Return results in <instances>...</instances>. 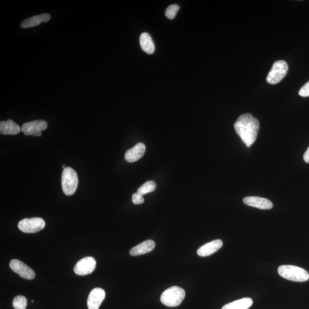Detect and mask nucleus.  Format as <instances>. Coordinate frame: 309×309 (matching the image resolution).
Returning <instances> with one entry per match:
<instances>
[{
    "instance_id": "nucleus-1",
    "label": "nucleus",
    "mask_w": 309,
    "mask_h": 309,
    "mask_svg": "<svg viewBox=\"0 0 309 309\" xmlns=\"http://www.w3.org/2000/svg\"><path fill=\"white\" fill-rule=\"evenodd\" d=\"M235 132L247 147H250L257 138L259 122L251 114L242 115L234 124Z\"/></svg>"
},
{
    "instance_id": "nucleus-2",
    "label": "nucleus",
    "mask_w": 309,
    "mask_h": 309,
    "mask_svg": "<svg viewBox=\"0 0 309 309\" xmlns=\"http://www.w3.org/2000/svg\"><path fill=\"white\" fill-rule=\"evenodd\" d=\"M278 273L283 278L291 281L303 282L309 279V274L307 270L296 266H280Z\"/></svg>"
},
{
    "instance_id": "nucleus-3",
    "label": "nucleus",
    "mask_w": 309,
    "mask_h": 309,
    "mask_svg": "<svg viewBox=\"0 0 309 309\" xmlns=\"http://www.w3.org/2000/svg\"><path fill=\"white\" fill-rule=\"evenodd\" d=\"M185 296L184 289L178 286L168 288L161 295V303L168 307H177L180 305Z\"/></svg>"
},
{
    "instance_id": "nucleus-4",
    "label": "nucleus",
    "mask_w": 309,
    "mask_h": 309,
    "mask_svg": "<svg viewBox=\"0 0 309 309\" xmlns=\"http://www.w3.org/2000/svg\"><path fill=\"white\" fill-rule=\"evenodd\" d=\"M78 183V176L73 168L67 167L63 170L62 185V191L66 195L70 196L75 194Z\"/></svg>"
},
{
    "instance_id": "nucleus-5",
    "label": "nucleus",
    "mask_w": 309,
    "mask_h": 309,
    "mask_svg": "<svg viewBox=\"0 0 309 309\" xmlns=\"http://www.w3.org/2000/svg\"><path fill=\"white\" fill-rule=\"evenodd\" d=\"M288 70L289 66L286 62L283 61L276 62L267 76V82L270 84L279 83L286 75Z\"/></svg>"
},
{
    "instance_id": "nucleus-6",
    "label": "nucleus",
    "mask_w": 309,
    "mask_h": 309,
    "mask_svg": "<svg viewBox=\"0 0 309 309\" xmlns=\"http://www.w3.org/2000/svg\"><path fill=\"white\" fill-rule=\"evenodd\" d=\"M45 222L41 217L25 218L20 221L19 229L25 233H35L44 229Z\"/></svg>"
},
{
    "instance_id": "nucleus-7",
    "label": "nucleus",
    "mask_w": 309,
    "mask_h": 309,
    "mask_svg": "<svg viewBox=\"0 0 309 309\" xmlns=\"http://www.w3.org/2000/svg\"><path fill=\"white\" fill-rule=\"evenodd\" d=\"M48 127L47 123L43 120L31 121L24 124L21 128V131L26 136H41L42 131Z\"/></svg>"
},
{
    "instance_id": "nucleus-8",
    "label": "nucleus",
    "mask_w": 309,
    "mask_h": 309,
    "mask_svg": "<svg viewBox=\"0 0 309 309\" xmlns=\"http://www.w3.org/2000/svg\"><path fill=\"white\" fill-rule=\"evenodd\" d=\"M10 268L22 278L28 280L33 279L36 277L33 270L18 259H12L10 262Z\"/></svg>"
},
{
    "instance_id": "nucleus-9",
    "label": "nucleus",
    "mask_w": 309,
    "mask_h": 309,
    "mask_svg": "<svg viewBox=\"0 0 309 309\" xmlns=\"http://www.w3.org/2000/svg\"><path fill=\"white\" fill-rule=\"evenodd\" d=\"M96 266L95 259L92 257H87L77 262L73 270L77 275L86 276L93 273Z\"/></svg>"
},
{
    "instance_id": "nucleus-10",
    "label": "nucleus",
    "mask_w": 309,
    "mask_h": 309,
    "mask_svg": "<svg viewBox=\"0 0 309 309\" xmlns=\"http://www.w3.org/2000/svg\"><path fill=\"white\" fill-rule=\"evenodd\" d=\"M105 297V291L100 287L94 288L91 291L87 300L89 309H99Z\"/></svg>"
},
{
    "instance_id": "nucleus-11",
    "label": "nucleus",
    "mask_w": 309,
    "mask_h": 309,
    "mask_svg": "<svg viewBox=\"0 0 309 309\" xmlns=\"http://www.w3.org/2000/svg\"><path fill=\"white\" fill-rule=\"evenodd\" d=\"M245 205L261 210H269L273 208V203L269 199L258 196H248L244 199Z\"/></svg>"
},
{
    "instance_id": "nucleus-12",
    "label": "nucleus",
    "mask_w": 309,
    "mask_h": 309,
    "mask_svg": "<svg viewBox=\"0 0 309 309\" xmlns=\"http://www.w3.org/2000/svg\"><path fill=\"white\" fill-rule=\"evenodd\" d=\"M223 244L222 240H216L209 242L200 247L197 251V254L200 257H207L215 253L222 247Z\"/></svg>"
},
{
    "instance_id": "nucleus-13",
    "label": "nucleus",
    "mask_w": 309,
    "mask_h": 309,
    "mask_svg": "<svg viewBox=\"0 0 309 309\" xmlns=\"http://www.w3.org/2000/svg\"><path fill=\"white\" fill-rule=\"evenodd\" d=\"M145 152V145L142 143H139L127 151L125 154V159L129 163L135 162L143 157Z\"/></svg>"
},
{
    "instance_id": "nucleus-14",
    "label": "nucleus",
    "mask_w": 309,
    "mask_h": 309,
    "mask_svg": "<svg viewBox=\"0 0 309 309\" xmlns=\"http://www.w3.org/2000/svg\"><path fill=\"white\" fill-rule=\"evenodd\" d=\"M51 19L50 14L44 13L41 15L30 17V18L24 20L21 26L23 28H29L36 27L41 23H47Z\"/></svg>"
},
{
    "instance_id": "nucleus-15",
    "label": "nucleus",
    "mask_w": 309,
    "mask_h": 309,
    "mask_svg": "<svg viewBox=\"0 0 309 309\" xmlns=\"http://www.w3.org/2000/svg\"><path fill=\"white\" fill-rule=\"evenodd\" d=\"M155 247V244L153 240H147L133 247L129 251L132 256H137L148 253L152 251Z\"/></svg>"
},
{
    "instance_id": "nucleus-16",
    "label": "nucleus",
    "mask_w": 309,
    "mask_h": 309,
    "mask_svg": "<svg viewBox=\"0 0 309 309\" xmlns=\"http://www.w3.org/2000/svg\"><path fill=\"white\" fill-rule=\"evenodd\" d=\"M20 126L12 120L0 123V133L3 135H15L21 131Z\"/></svg>"
},
{
    "instance_id": "nucleus-17",
    "label": "nucleus",
    "mask_w": 309,
    "mask_h": 309,
    "mask_svg": "<svg viewBox=\"0 0 309 309\" xmlns=\"http://www.w3.org/2000/svg\"><path fill=\"white\" fill-rule=\"evenodd\" d=\"M253 304L250 298H244L227 304L222 308V309H248Z\"/></svg>"
},
{
    "instance_id": "nucleus-18",
    "label": "nucleus",
    "mask_w": 309,
    "mask_h": 309,
    "mask_svg": "<svg viewBox=\"0 0 309 309\" xmlns=\"http://www.w3.org/2000/svg\"><path fill=\"white\" fill-rule=\"evenodd\" d=\"M140 44L146 54L152 55L154 52V45L152 37L148 33H143L140 36Z\"/></svg>"
},
{
    "instance_id": "nucleus-19",
    "label": "nucleus",
    "mask_w": 309,
    "mask_h": 309,
    "mask_svg": "<svg viewBox=\"0 0 309 309\" xmlns=\"http://www.w3.org/2000/svg\"><path fill=\"white\" fill-rule=\"evenodd\" d=\"M156 185L154 181H148L140 186L137 192L142 195L153 192L156 189Z\"/></svg>"
},
{
    "instance_id": "nucleus-20",
    "label": "nucleus",
    "mask_w": 309,
    "mask_h": 309,
    "mask_svg": "<svg viewBox=\"0 0 309 309\" xmlns=\"http://www.w3.org/2000/svg\"><path fill=\"white\" fill-rule=\"evenodd\" d=\"M12 305L15 309H26L27 307V298L23 296H17L14 298Z\"/></svg>"
},
{
    "instance_id": "nucleus-21",
    "label": "nucleus",
    "mask_w": 309,
    "mask_h": 309,
    "mask_svg": "<svg viewBox=\"0 0 309 309\" xmlns=\"http://www.w3.org/2000/svg\"><path fill=\"white\" fill-rule=\"evenodd\" d=\"M180 7L177 4H173L170 5L166 10L165 15L168 19H174L176 16L179 10H180Z\"/></svg>"
},
{
    "instance_id": "nucleus-22",
    "label": "nucleus",
    "mask_w": 309,
    "mask_h": 309,
    "mask_svg": "<svg viewBox=\"0 0 309 309\" xmlns=\"http://www.w3.org/2000/svg\"><path fill=\"white\" fill-rule=\"evenodd\" d=\"M132 202L135 205H140L145 202L143 195L136 192L132 195Z\"/></svg>"
},
{
    "instance_id": "nucleus-23",
    "label": "nucleus",
    "mask_w": 309,
    "mask_h": 309,
    "mask_svg": "<svg viewBox=\"0 0 309 309\" xmlns=\"http://www.w3.org/2000/svg\"><path fill=\"white\" fill-rule=\"evenodd\" d=\"M299 94L302 97L309 96V82L301 88L299 91Z\"/></svg>"
},
{
    "instance_id": "nucleus-24",
    "label": "nucleus",
    "mask_w": 309,
    "mask_h": 309,
    "mask_svg": "<svg viewBox=\"0 0 309 309\" xmlns=\"http://www.w3.org/2000/svg\"><path fill=\"white\" fill-rule=\"evenodd\" d=\"M304 159L305 162H307V163H309V147L308 150H307V152H305L304 154Z\"/></svg>"
},
{
    "instance_id": "nucleus-25",
    "label": "nucleus",
    "mask_w": 309,
    "mask_h": 309,
    "mask_svg": "<svg viewBox=\"0 0 309 309\" xmlns=\"http://www.w3.org/2000/svg\"><path fill=\"white\" fill-rule=\"evenodd\" d=\"M65 168L66 167H65V164L63 165V166H62L63 170L65 169Z\"/></svg>"
}]
</instances>
